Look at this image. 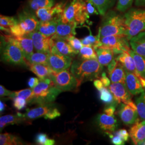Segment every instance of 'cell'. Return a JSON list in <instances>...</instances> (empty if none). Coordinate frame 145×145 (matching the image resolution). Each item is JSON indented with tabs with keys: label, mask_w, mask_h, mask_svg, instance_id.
Listing matches in <instances>:
<instances>
[{
	"label": "cell",
	"mask_w": 145,
	"mask_h": 145,
	"mask_svg": "<svg viewBox=\"0 0 145 145\" xmlns=\"http://www.w3.org/2000/svg\"><path fill=\"white\" fill-rule=\"evenodd\" d=\"M103 66L97 59H78L72 62L71 72L81 85L86 81L100 78Z\"/></svg>",
	"instance_id": "obj_1"
},
{
	"label": "cell",
	"mask_w": 145,
	"mask_h": 145,
	"mask_svg": "<svg viewBox=\"0 0 145 145\" xmlns=\"http://www.w3.org/2000/svg\"><path fill=\"white\" fill-rule=\"evenodd\" d=\"M1 60L5 63L27 67L29 62L21 48L6 35L1 36Z\"/></svg>",
	"instance_id": "obj_2"
},
{
	"label": "cell",
	"mask_w": 145,
	"mask_h": 145,
	"mask_svg": "<svg viewBox=\"0 0 145 145\" xmlns=\"http://www.w3.org/2000/svg\"><path fill=\"white\" fill-rule=\"evenodd\" d=\"M104 18L99 28L100 37L111 35H124L126 36L124 16L117 14L114 11H110Z\"/></svg>",
	"instance_id": "obj_3"
},
{
	"label": "cell",
	"mask_w": 145,
	"mask_h": 145,
	"mask_svg": "<svg viewBox=\"0 0 145 145\" xmlns=\"http://www.w3.org/2000/svg\"><path fill=\"white\" fill-rule=\"evenodd\" d=\"M126 36L131 39L145 31V9L132 8L124 15Z\"/></svg>",
	"instance_id": "obj_4"
},
{
	"label": "cell",
	"mask_w": 145,
	"mask_h": 145,
	"mask_svg": "<svg viewBox=\"0 0 145 145\" xmlns=\"http://www.w3.org/2000/svg\"><path fill=\"white\" fill-rule=\"evenodd\" d=\"M17 23L10 29V35L23 36L36 31L40 21L35 14L25 9L19 13Z\"/></svg>",
	"instance_id": "obj_5"
},
{
	"label": "cell",
	"mask_w": 145,
	"mask_h": 145,
	"mask_svg": "<svg viewBox=\"0 0 145 145\" xmlns=\"http://www.w3.org/2000/svg\"><path fill=\"white\" fill-rule=\"evenodd\" d=\"M33 97L30 105L52 103L62 91L56 87L53 82L48 83L45 81H40L33 88Z\"/></svg>",
	"instance_id": "obj_6"
},
{
	"label": "cell",
	"mask_w": 145,
	"mask_h": 145,
	"mask_svg": "<svg viewBox=\"0 0 145 145\" xmlns=\"http://www.w3.org/2000/svg\"><path fill=\"white\" fill-rule=\"evenodd\" d=\"M90 16L84 9L81 0H72L67 5L60 16V20L64 23H76L82 25L86 22H89Z\"/></svg>",
	"instance_id": "obj_7"
},
{
	"label": "cell",
	"mask_w": 145,
	"mask_h": 145,
	"mask_svg": "<svg viewBox=\"0 0 145 145\" xmlns=\"http://www.w3.org/2000/svg\"><path fill=\"white\" fill-rule=\"evenodd\" d=\"M68 69L59 72L52 70L50 74V78L55 86L62 91H76L80 86L76 78Z\"/></svg>",
	"instance_id": "obj_8"
},
{
	"label": "cell",
	"mask_w": 145,
	"mask_h": 145,
	"mask_svg": "<svg viewBox=\"0 0 145 145\" xmlns=\"http://www.w3.org/2000/svg\"><path fill=\"white\" fill-rule=\"evenodd\" d=\"M102 46L112 50L114 54H121L130 50V44L126 36L124 35H111L100 37Z\"/></svg>",
	"instance_id": "obj_9"
},
{
	"label": "cell",
	"mask_w": 145,
	"mask_h": 145,
	"mask_svg": "<svg viewBox=\"0 0 145 145\" xmlns=\"http://www.w3.org/2000/svg\"><path fill=\"white\" fill-rule=\"evenodd\" d=\"M72 57L62 54L56 48L51 45V52L48 53L47 66L52 71L59 72L68 69L72 64Z\"/></svg>",
	"instance_id": "obj_10"
},
{
	"label": "cell",
	"mask_w": 145,
	"mask_h": 145,
	"mask_svg": "<svg viewBox=\"0 0 145 145\" xmlns=\"http://www.w3.org/2000/svg\"><path fill=\"white\" fill-rule=\"evenodd\" d=\"M118 113L121 120L126 125L134 124L139 119L137 105L131 100L127 103L121 104Z\"/></svg>",
	"instance_id": "obj_11"
},
{
	"label": "cell",
	"mask_w": 145,
	"mask_h": 145,
	"mask_svg": "<svg viewBox=\"0 0 145 145\" xmlns=\"http://www.w3.org/2000/svg\"><path fill=\"white\" fill-rule=\"evenodd\" d=\"M66 7L63 2H60L49 8H41L37 10L35 14L40 21L46 22L60 17Z\"/></svg>",
	"instance_id": "obj_12"
},
{
	"label": "cell",
	"mask_w": 145,
	"mask_h": 145,
	"mask_svg": "<svg viewBox=\"0 0 145 145\" xmlns=\"http://www.w3.org/2000/svg\"><path fill=\"white\" fill-rule=\"evenodd\" d=\"M6 36L21 48L26 60L33 53L35 47L33 41L28 35L23 36H15L12 35Z\"/></svg>",
	"instance_id": "obj_13"
},
{
	"label": "cell",
	"mask_w": 145,
	"mask_h": 145,
	"mask_svg": "<svg viewBox=\"0 0 145 145\" xmlns=\"http://www.w3.org/2000/svg\"><path fill=\"white\" fill-rule=\"evenodd\" d=\"M109 89L117 103H127L131 100L132 95L125 84L119 82L111 83Z\"/></svg>",
	"instance_id": "obj_14"
},
{
	"label": "cell",
	"mask_w": 145,
	"mask_h": 145,
	"mask_svg": "<svg viewBox=\"0 0 145 145\" xmlns=\"http://www.w3.org/2000/svg\"><path fill=\"white\" fill-rule=\"evenodd\" d=\"M33 41L35 49L38 52H51V37L45 36L37 30L27 34Z\"/></svg>",
	"instance_id": "obj_15"
},
{
	"label": "cell",
	"mask_w": 145,
	"mask_h": 145,
	"mask_svg": "<svg viewBox=\"0 0 145 145\" xmlns=\"http://www.w3.org/2000/svg\"><path fill=\"white\" fill-rule=\"evenodd\" d=\"M55 106L56 105L53 103L39 104L36 108L27 109L25 114H23V116L28 123L39 118L44 117L45 118Z\"/></svg>",
	"instance_id": "obj_16"
},
{
	"label": "cell",
	"mask_w": 145,
	"mask_h": 145,
	"mask_svg": "<svg viewBox=\"0 0 145 145\" xmlns=\"http://www.w3.org/2000/svg\"><path fill=\"white\" fill-rule=\"evenodd\" d=\"M97 124L101 130L104 131L106 135L112 133L118 126L117 120L114 115H108L105 113L97 116Z\"/></svg>",
	"instance_id": "obj_17"
},
{
	"label": "cell",
	"mask_w": 145,
	"mask_h": 145,
	"mask_svg": "<svg viewBox=\"0 0 145 145\" xmlns=\"http://www.w3.org/2000/svg\"><path fill=\"white\" fill-rule=\"evenodd\" d=\"M130 138L134 145H144L145 142V120L140 119L135 123L129 130Z\"/></svg>",
	"instance_id": "obj_18"
},
{
	"label": "cell",
	"mask_w": 145,
	"mask_h": 145,
	"mask_svg": "<svg viewBox=\"0 0 145 145\" xmlns=\"http://www.w3.org/2000/svg\"><path fill=\"white\" fill-rule=\"evenodd\" d=\"M51 45L55 47L59 52L65 56L72 57L78 54L64 38L53 36L51 37Z\"/></svg>",
	"instance_id": "obj_19"
},
{
	"label": "cell",
	"mask_w": 145,
	"mask_h": 145,
	"mask_svg": "<svg viewBox=\"0 0 145 145\" xmlns=\"http://www.w3.org/2000/svg\"><path fill=\"white\" fill-rule=\"evenodd\" d=\"M125 85L132 95H137L145 92L138 78L132 72L126 70Z\"/></svg>",
	"instance_id": "obj_20"
},
{
	"label": "cell",
	"mask_w": 145,
	"mask_h": 145,
	"mask_svg": "<svg viewBox=\"0 0 145 145\" xmlns=\"http://www.w3.org/2000/svg\"><path fill=\"white\" fill-rule=\"evenodd\" d=\"M78 25L77 23L73 22L64 23L61 22L60 18L58 21L56 32L53 36L64 39L71 36H75L76 33V28Z\"/></svg>",
	"instance_id": "obj_21"
},
{
	"label": "cell",
	"mask_w": 145,
	"mask_h": 145,
	"mask_svg": "<svg viewBox=\"0 0 145 145\" xmlns=\"http://www.w3.org/2000/svg\"><path fill=\"white\" fill-rule=\"evenodd\" d=\"M116 59L124 66L126 70L135 74L138 78L141 76L137 69L133 57L129 52L125 51L119 54V56L116 57Z\"/></svg>",
	"instance_id": "obj_22"
},
{
	"label": "cell",
	"mask_w": 145,
	"mask_h": 145,
	"mask_svg": "<svg viewBox=\"0 0 145 145\" xmlns=\"http://www.w3.org/2000/svg\"><path fill=\"white\" fill-rule=\"evenodd\" d=\"M60 16L51 21H40L37 30L42 33L45 36L51 37L56 32L58 21L60 18Z\"/></svg>",
	"instance_id": "obj_23"
},
{
	"label": "cell",
	"mask_w": 145,
	"mask_h": 145,
	"mask_svg": "<svg viewBox=\"0 0 145 145\" xmlns=\"http://www.w3.org/2000/svg\"><path fill=\"white\" fill-rule=\"evenodd\" d=\"M130 44L133 51L145 58V31L132 38Z\"/></svg>",
	"instance_id": "obj_24"
},
{
	"label": "cell",
	"mask_w": 145,
	"mask_h": 145,
	"mask_svg": "<svg viewBox=\"0 0 145 145\" xmlns=\"http://www.w3.org/2000/svg\"><path fill=\"white\" fill-rule=\"evenodd\" d=\"M27 123L23 114L17 112L16 114H7L1 116L0 118V130L2 131L8 125L19 124Z\"/></svg>",
	"instance_id": "obj_25"
},
{
	"label": "cell",
	"mask_w": 145,
	"mask_h": 145,
	"mask_svg": "<svg viewBox=\"0 0 145 145\" xmlns=\"http://www.w3.org/2000/svg\"><path fill=\"white\" fill-rule=\"evenodd\" d=\"M29 69L36 74L40 81H45L50 78L52 69L47 65L42 64H30L29 63Z\"/></svg>",
	"instance_id": "obj_26"
},
{
	"label": "cell",
	"mask_w": 145,
	"mask_h": 145,
	"mask_svg": "<svg viewBox=\"0 0 145 145\" xmlns=\"http://www.w3.org/2000/svg\"><path fill=\"white\" fill-rule=\"evenodd\" d=\"M96 52L99 62L103 66H107L114 58V52L109 48L99 47Z\"/></svg>",
	"instance_id": "obj_27"
},
{
	"label": "cell",
	"mask_w": 145,
	"mask_h": 145,
	"mask_svg": "<svg viewBox=\"0 0 145 145\" xmlns=\"http://www.w3.org/2000/svg\"><path fill=\"white\" fill-rule=\"evenodd\" d=\"M55 2V0H29L27 3V10L35 14L34 12L39 9L54 6Z\"/></svg>",
	"instance_id": "obj_28"
},
{
	"label": "cell",
	"mask_w": 145,
	"mask_h": 145,
	"mask_svg": "<svg viewBox=\"0 0 145 145\" xmlns=\"http://www.w3.org/2000/svg\"><path fill=\"white\" fill-rule=\"evenodd\" d=\"M109 76L112 83L119 82L125 84L126 69L119 61L117 67Z\"/></svg>",
	"instance_id": "obj_29"
},
{
	"label": "cell",
	"mask_w": 145,
	"mask_h": 145,
	"mask_svg": "<svg viewBox=\"0 0 145 145\" xmlns=\"http://www.w3.org/2000/svg\"><path fill=\"white\" fill-rule=\"evenodd\" d=\"M30 64H42L48 65V53L42 52L33 53L27 59Z\"/></svg>",
	"instance_id": "obj_30"
},
{
	"label": "cell",
	"mask_w": 145,
	"mask_h": 145,
	"mask_svg": "<svg viewBox=\"0 0 145 145\" xmlns=\"http://www.w3.org/2000/svg\"><path fill=\"white\" fill-rule=\"evenodd\" d=\"M17 23V18L7 16H0V27L1 30L5 31L10 34V29Z\"/></svg>",
	"instance_id": "obj_31"
},
{
	"label": "cell",
	"mask_w": 145,
	"mask_h": 145,
	"mask_svg": "<svg viewBox=\"0 0 145 145\" xmlns=\"http://www.w3.org/2000/svg\"><path fill=\"white\" fill-rule=\"evenodd\" d=\"M129 53L133 57L135 60V66L138 72L140 75L145 78V58L141 56L132 50H130Z\"/></svg>",
	"instance_id": "obj_32"
},
{
	"label": "cell",
	"mask_w": 145,
	"mask_h": 145,
	"mask_svg": "<svg viewBox=\"0 0 145 145\" xmlns=\"http://www.w3.org/2000/svg\"><path fill=\"white\" fill-rule=\"evenodd\" d=\"M90 34L87 37H84L81 40L83 46H89L93 47L94 49L96 50L97 48L102 46L101 42L100 41V36L99 34L97 36H94L92 33L90 28L87 26Z\"/></svg>",
	"instance_id": "obj_33"
},
{
	"label": "cell",
	"mask_w": 145,
	"mask_h": 145,
	"mask_svg": "<svg viewBox=\"0 0 145 145\" xmlns=\"http://www.w3.org/2000/svg\"><path fill=\"white\" fill-rule=\"evenodd\" d=\"M23 144L21 139L14 135L5 133L0 135V145H14Z\"/></svg>",
	"instance_id": "obj_34"
},
{
	"label": "cell",
	"mask_w": 145,
	"mask_h": 145,
	"mask_svg": "<svg viewBox=\"0 0 145 145\" xmlns=\"http://www.w3.org/2000/svg\"><path fill=\"white\" fill-rule=\"evenodd\" d=\"M78 58L82 59H97V56L93 47L84 46L78 53Z\"/></svg>",
	"instance_id": "obj_35"
},
{
	"label": "cell",
	"mask_w": 145,
	"mask_h": 145,
	"mask_svg": "<svg viewBox=\"0 0 145 145\" xmlns=\"http://www.w3.org/2000/svg\"><path fill=\"white\" fill-rule=\"evenodd\" d=\"M10 99H11L15 97H19L23 99H26L27 102V103L29 104L31 103L32 99L33 97V89H23L20 91H17L12 92L10 95L9 96Z\"/></svg>",
	"instance_id": "obj_36"
},
{
	"label": "cell",
	"mask_w": 145,
	"mask_h": 145,
	"mask_svg": "<svg viewBox=\"0 0 145 145\" xmlns=\"http://www.w3.org/2000/svg\"><path fill=\"white\" fill-rule=\"evenodd\" d=\"M100 99L106 104H114L116 102L114 100V96L109 89L105 87H103L99 90ZM117 103V102H116Z\"/></svg>",
	"instance_id": "obj_37"
},
{
	"label": "cell",
	"mask_w": 145,
	"mask_h": 145,
	"mask_svg": "<svg viewBox=\"0 0 145 145\" xmlns=\"http://www.w3.org/2000/svg\"><path fill=\"white\" fill-rule=\"evenodd\" d=\"M101 15L104 16L110 7L111 0H91Z\"/></svg>",
	"instance_id": "obj_38"
},
{
	"label": "cell",
	"mask_w": 145,
	"mask_h": 145,
	"mask_svg": "<svg viewBox=\"0 0 145 145\" xmlns=\"http://www.w3.org/2000/svg\"><path fill=\"white\" fill-rule=\"evenodd\" d=\"M139 116L141 120H145V92L141 93L135 100Z\"/></svg>",
	"instance_id": "obj_39"
},
{
	"label": "cell",
	"mask_w": 145,
	"mask_h": 145,
	"mask_svg": "<svg viewBox=\"0 0 145 145\" xmlns=\"http://www.w3.org/2000/svg\"><path fill=\"white\" fill-rule=\"evenodd\" d=\"M36 142L38 145H53L55 144V140L49 139L45 133H38L36 137Z\"/></svg>",
	"instance_id": "obj_40"
},
{
	"label": "cell",
	"mask_w": 145,
	"mask_h": 145,
	"mask_svg": "<svg viewBox=\"0 0 145 145\" xmlns=\"http://www.w3.org/2000/svg\"><path fill=\"white\" fill-rule=\"evenodd\" d=\"M65 39L67 40L68 43L72 47V48L78 54L80 50L83 47V45L81 40L74 37V36H69Z\"/></svg>",
	"instance_id": "obj_41"
},
{
	"label": "cell",
	"mask_w": 145,
	"mask_h": 145,
	"mask_svg": "<svg viewBox=\"0 0 145 145\" xmlns=\"http://www.w3.org/2000/svg\"><path fill=\"white\" fill-rule=\"evenodd\" d=\"M133 2V0H118L117 9L120 12H125L131 7Z\"/></svg>",
	"instance_id": "obj_42"
},
{
	"label": "cell",
	"mask_w": 145,
	"mask_h": 145,
	"mask_svg": "<svg viewBox=\"0 0 145 145\" xmlns=\"http://www.w3.org/2000/svg\"><path fill=\"white\" fill-rule=\"evenodd\" d=\"M11 99H12L14 107L18 110H21L25 108L27 104V102L26 99L21 97H15Z\"/></svg>",
	"instance_id": "obj_43"
},
{
	"label": "cell",
	"mask_w": 145,
	"mask_h": 145,
	"mask_svg": "<svg viewBox=\"0 0 145 145\" xmlns=\"http://www.w3.org/2000/svg\"><path fill=\"white\" fill-rule=\"evenodd\" d=\"M109 137L110 138L111 142L115 145H125L124 140H123L121 137L118 135H113L112 133L108 134Z\"/></svg>",
	"instance_id": "obj_44"
},
{
	"label": "cell",
	"mask_w": 145,
	"mask_h": 145,
	"mask_svg": "<svg viewBox=\"0 0 145 145\" xmlns=\"http://www.w3.org/2000/svg\"><path fill=\"white\" fill-rule=\"evenodd\" d=\"M112 134L118 135L124 140L125 142L127 141L130 137L129 132H128L125 129H120L117 131H114L112 133Z\"/></svg>",
	"instance_id": "obj_45"
},
{
	"label": "cell",
	"mask_w": 145,
	"mask_h": 145,
	"mask_svg": "<svg viewBox=\"0 0 145 145\" xmlns=\"http://www.w3.org/2000/svg\"><path fill=\"white\" fill-rule=\"evenodd\" d=\"M118 63V61L117 60L116 57H115L113 59V60L111 61V62H110L107 66V70H108V72L109 75H110L111 72L114 71L115 68L117 67Z\"/></svg>",
	"instance_id": "obj_46"
},
{
	"label": "cell",
	"mask_w": 145,
	"mask_h": 145,
	"mask_svg": "<svg viewBox=\"0 0 145 145\" xmlns=\"http://www.w3.org/2000/svg\"><path fill=\"white\" fill-rule=\"evenodd\" d=\"M100 79L102 82L104 86L105 87H109L110 85L111 84V80L109 78L107 77L106 72H102L101 74V76L100 77Z\"/></svg>",
	"instance_id": "obj_47"
},
{
	"label": "cell",
	"mask_w": 145,
	"mask_h": 145,
	"mask_svg": "<svg viewBox=\"0 0 145 145\" xmlns=\"http://www.w3.org/2000/svg\"><path fill=\"white\" fill-rule=\"evenodd\" d=\"M116 111V107L114 104H110L108 106L106 107L104 110V113L108 115H114Z\"/></svg>",
	"instance_id": "obj_48"
},
{
	"label": "cell",
	"mask_w": 145,
	"mask_h": 145,
	"mask_svg": "<svg viewBox=\"0 0 145 145\" xmlns=\"http://www.w3.org/2000/svg\"><path fill=\"white\" fill-rule=\"evenodd\" d=\"M12 91L5 89L3 86H0V96L1 97L5 96H9Z\"/></svg>",
	"instance_id": "obj_49"
},
{
	"label": "cell",
	"mask_w": 145,
	"mask_h": 145,
	"mask_svg": "<svg viewBox=\"0 0 145 145\" xmlns=\"http://www.w3.org/2000/svg\"><path fill=\"white\" fill-rule=\"evenodd\" d=\"M39 82V80L38 78L32 77L29 79L28 81V85L30 88L33 89L36 86Z\"/></svg>",
	"instance_id": "obj_50"
},
{
	"label": "cell",
	"mask_w": 145,
	"mask_h": 145,
	"mask_svg": "<svg viewBox=\"0 0 145 145\" xmlns=\"http://www.w3.org/2000/svg\"><path fill=\"white\" fill-rule=\"evenodd\" d=\"M93 85H94L95 87L98 90H99L101 88L104 87L101 80H99V79H95V80H93Z\"/></svg>",
	"instance_id": "obj_51"
},
{
	"label": "cell",
	"mask_w": 145,
	"mask_h": 145,
	"mask_svg": "<svg viewBox=\"0 0 145 145\" xmlns=\"http://www.w3.org/2000/svg\"><path fill=\"white\" fill-rule=\"evenodd\" d=\"M135 5L137 7H145V0H135Z\"/></svg>",
	"instance_id": "obj_52"
},
{
	"label": "cell",
	"mask_w": 145,
	"mask_h": 145,
	"mask_svg": "<svg viewBox=\"0 0 145 145\" xmlns=\"http://www.w3.org/2000/svg\"><path fill=\"white\" fill-rule=\"evenodd\" d=\"M5 109V104L2 101H0V112L2 113Z\"/></svg>",
	"instance_id": "obj_53"
},
{
	"label": "cell",
	"mask_w": 145,
	"mask_h": 145,
	"mask_svg": "<svg viewBox=\"0 0 145 145\" xmlns=\"http://www.w3.org/2000/svg\"><path fill=\"white\" fill-rule=\"evenodd\" d=\"M144 145H145V142H144Z\"/></svg>",
	"instance_id": "obj_54"
}]
</instances>
